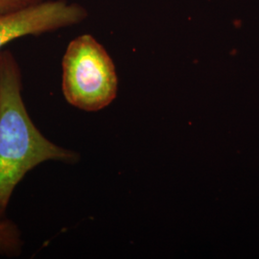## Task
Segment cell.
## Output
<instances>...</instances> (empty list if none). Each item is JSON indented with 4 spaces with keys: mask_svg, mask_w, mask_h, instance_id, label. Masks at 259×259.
I'll list each match as a JSON object with an SVG mask.
<instances>
[{
    "mask_svg": "<svg viewBox=\"0 0 259 259\" xmlns=\"http://www.w3.org/2000/svg\"><path fill=\"white\" fill-rule=\"evenodd\" d=\"M80 155L47 139L28 113L22 73L16 57L0 51V220L7 217L17 186L47 161L75 164Z\"/></svg>",
    "mask_w": 259,
    "mask_h": 259,
    "instance_id": "1",
    "label": "cell"
},
{
    "mask_svg": "<svg viewBox=\"0 0 259 259\" xmlns=\"http://www.w3.org/2000/svg\"><path fill=\"white\" fill-rule=\"evenodd\" d=\"M117 90L115 66L105 47L89 34L72 39L62 61V91L67 103L82 111H101L115 99Z\"/></svg>",
    "mask_w": 259,
    "mask_h": 259,
    "instance_id": "2",
    "label": "cell"
},
{
    "mask_svg": "<svg viewBox=\"0 0 259 259\" xmlns=\"http://www.w3.org/2000/svg\"><path fill=\"white\" fill-rule=\"evenodd\" d=\"M88 13L83 6L66 0H44L0 15V51L11 41L40 36L82 22Z\"/></svg>",
    "mask_w": 259,
    "mask_h": 259,
    "instance_id": "3",
    "label": "cell"
},
{
    "mask_svg": "<svg viewBox=\"0 0 259 259\" xmlns=\"http://www.w3.org/2000/svg\"><path fill=\"white\" fill-rule=\"evenodd\" d=\"M24 249V240L19 226L6 218L0 220V255L16 258L21 255Z\"/></svg>",
    "mask_w": 259,
    "mask_h": 259,
    "instance_id": "4",
    "label": "cell"
},
{
    "mask_svg": "<svg viewBox=\"0 0 259 259\" xmlns=\"http://www.w3.org/2000/svg\"><path fill=\"white\" fill-rule=\"evenodd\" d=\"M44 0H0V15L21 9Z\"/></svg>",
    "mask_w": 259,
    "mask_h": 259,
    "instance_id": "5",
    "label": "cell"
}]
</instances>
